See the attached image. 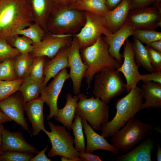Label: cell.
Listing matches in <instances>:
<instances>
[{
	"label": "cell",
	"mask_w": 161,
	"mask_h": 161,
	"mask_svg": "<svg viewBox=\"0 0 161 161\" xmlns=\"http://www.w3.org/2000/svg\"><path fill=\"white\" fill-rule=\"evenodd\" d=\"M34 20L26 0H0V39L6 40L17 35Z\"/></svg>",
	"instance_id": "obj_1"
},
{
	"label": "cell",
	"mask_w": 161,
	"mask_h": 161,
	"mask_svg": "<svg viewBox=\"0 0 161 161\" xmlns=\"http://www.w3.org/2000/svg\"><path fill=\"white\" fill-rule=\"evenodd\" d=\"M141 88L137 86L124 97L119 99L115 104L116 113L113 118L103 124L101 135L105 138L112 136L134 118L141 110L143 103Z\"/></svg>",
	"instance_id": "obj_2"
},
{
	"label": "cell",
	"mask_w": 161,
	"mask_h": 161,
	"mask_svg": "<svg viewBox=\"0 0 161 161\" xmlns=\"http://www.w3.org/2000/svg\"><path fill=\"white\" fill-rule=\"evenodd\" d=\"M80 49L83 61L88 67L84 76L87 89L96 74L107 69H117L121 65L110 54L109 46L102 35L92 44Z\"/></svg>",
	"instance_id": "obj_3"
},
{
	"label": "cell",
	"mask_w": 161,
	"mask_h": 161,
	"mask_svg": "<svg viewBox=\"0 0 161 161\" xmlns=\"http://www.w3.org/2000/svg\"><path fill=\"white\" fill-rule=\"evenodd\" d=\"M123 127L112 136L111 140V144L123 152L130 151L140 141L145 138L153 130L151 124L134 117Z\"/></svg>",
	"instance_id": "obj_4"
},
{
	"label": "cell",
	"mask_w": 161,
	"mask_h": 161,
	"mask_svg": "<svg viewBox=\"0 0 161 161\" xmlns=\"http://www.w3.org/2000/svg\"><path fill=\"white\" fill-rule=\"evenodd\" d=\"M92 93L96 97L108 104L114 97L123 93L126 89L120 72L116 69L101 71L95 76Z\"/></svg>",
	"instance_id": "obj_5"
},
{
	"label": "cell",
	"mask_w": 161,
	"mask_h": 161,
	"mask_svg": "<svg viewBox=\"0 0 161 161\" xmlns=\"http://www.w3.org/2000/svg\"><path fill=\"white\" fill-rule=\"evenodd\" d=\"M53 13L48 28L55 35L76 32L85 22L84 12L71 8L69 6H61Z\"/></svg>",
	"instance_id": "obj_6"
},
{
	"label": "cell",
	"mask_w": 161,
	"mask_h": 161,
	"mask_svg": "<svg viewBox=\"0 0 161 161\" xmlns=\"http://www.w3.org/2000/svg\"><path fill=\"white\" fill-rule=\"evenodd\" d=\"M77 96L79 101L76 104L75 114L85 119L94 130H100L102 125L108 121L109 105L93 95L87 98L84 94L80 93Z\"/></svg>",
	"instance_id": "obj_7"
},
{
	"label": "cell",
	"mask_w": 161,
	"mask_h": 161,
	"mask_svg": "<svg viewBox=\"0 0 161 161\" xmlns=\"http://www.w3.org/2000/svg\"><path fill=\"white\" fill-rule=\"evenodd\" d=\"M48 123L51 131L46 129L44 131L49 138L52 145L48 157L59 156L71 159L79 157L78 152L73 145L75 142L73 137L66 127L55 125L50 121Z\"/></svg>",
	"instance_id": "obj_8"
},
{
	"label": "cell",
	"mask_w": 161,
	"mask_h": 161,
	"mask_svg": "<svg viewBox=\"0 0 161 161\" xmlns=\"http://www.w3.org/2000/svg\"><path fill=\"white\" fill-rule=\"evenodd\" d=\"M86 17L84 24L74 36L78 41L80 49L89 46L102 35L108 36L112 33L107 28L104 17L88 11H84Z\"/></svg>",
	"instance_id": "obj_9"
},
{
	"label": "cell",
	"mask_w": 161,
	"mask_h": 161,
	"mask_svg": "<svg viewBox=\"0 0 161 161\" xmlns=\"http://www.w3.org/2000/svg\"><path fill=\"white\" fill-rule=\"evenodd\" d=\"M69 78L66 68L63 69L54 78L48 86L42 88L40 97L49 109V113L47 117L48 120L54 117L58 113L59 110L57 105L58 98L65 82Z\"/></svg>",
	"instance_id": "obj_10"
},
{
	"label": "cell",
	"mask_w": 161,
	"mask_h": 161,
	"mask_svg": "<svg viewBox=\"0 0 161 161\" xmlns=\"http://www.w3.org/2000/svg\"><path fill=\"white\" fill-rule=\"evenodd\" d=\"M122 54L124 60L122 64L116 69L121 72L126 80V89L129 92L135 88L138 82L141 80L142 75L140 73L139 66L134 59L132 43L127 38L125 41Z\"/></svg>",
	"instance_id": "obj_11"
},
{
	"label": "cell",
	"mask_w": 161,
	"mask_h": 161,
	"mask_svg": "<svg viewBox=\"0 0 161 161\" xmlns=\"http://www.w3.org/2000/svg\"><path fill=\"white\" fill-rule=\"evenodd\" d=\"M79 44L75 38L69 47L68 63L70 69L69 74L73 84V90L75 95L80 91L82 81L88 67L81 58Z\"/></svg>",
	"instance_id": "obj_12"
},
{
	"label": "cell",
	"mask_w": 161,
	"mask_h": 161,
	"mask_svg": "<svg viewBox=\"0 0 161 161\" xmlns=\"http://www.w3.org/2000/svg\"><path fill=\"white\" fill-rule=\"evenodd\" d=\"M70 34L52 35L37 44L30 55L33 58L38 56L53 58L61 49L69 47L72 40Z\"/></svg>",
	"instance_id": "obj_13"
},
{
	"label": "cell",
	"mask_w": 161,
	"mask_h": 161,
	"mask_svg": "<svg viewBox=\"0 0 161 161\" xmlns=\"http://www.w3.org/2000/svg\"><path fill=\"white\" fill-rule=\"evenodd\" d=\"M127 19L134 29L155 30L161 27V12L153 6L130 10Z\"/></svg>",
	"instance_id": "obj_14"
},
{
	"label": "cell",
	"mask_w": 161,
	"mask_h": 161,
	"mask_svg": "<svg viewBox=\"0 0 161 161\" xmlns=\"http://www.w3.org/2000/svg\"><path fill=\"white\" fill-rule=\"evenodd\" d=\"M25 103L21 93L16 92L0 101V108L12 120L20 126L32 136L24 117Z\"/></svg>",
	"instance_id": "obj_15"
},
{
	"label": "cell",
	"mask_w": 161,
	"mask_h": 161,
	"mask_svg": "<svg viewBox=\"0 0 161 161\" xmlns=\"http://www.w3.org/2000/svg\"><path fill=\"white\" fill-rule=\"evenodd\" d=\"M134 29L132 24L127 19L124 25L111 35L103 37L109 46V51L111 55L121 64L123 59L120 49L126 40L132 35Z\"/></svg>",
	"instance_id": "obj_16"
},
{
	"label": "cell",
	"mask_w": 161,
	"mask_h": 161,
	"mask_svg": "<svg viewBox=\"0 0 161 161\" xmlns=\"http://www.w3.org/2000/svg\"><path fill=\"white\" fill-rule=\"evenodd\" d=\"M1 149L4 151H17L36 154L39 151L28 143L20 132L4 129L2 133Z\"/></svg>",
	"instance_id": "obj_17"
},
{
	"label": "cell",
	"mask_w": 161,
	"mask_h": 161,
	"mask_svg": "<svg viewBox=\"0 0 161 161\" xmlns=\"http://www.w3.org/2000/svg\"><path fill=\"white\" fill-rule=\"evenodd\" d=\"M81 117L83 128L86 136V145L85 152L92 153L94 151L102 150L117 154L119 151L109 143L106 138L97 133L85 119Z\"/></svg>",
	"instance_id": "obj_18"
},
{
	"label": "cell",
	"mask_w": 161,
	"mask_h": 161,
	"mask_svg": "<svg viewBox=\"0 0 161 161\" xmlns=\"http://www.w3.org/2000/svg\"><path fill=\"white\" fill-rule=\"evenodd\" d=\"M44 102L40 97L25 103V111L31 123L32 136L38 135L41 131L45 129L43 111Z\"/></svg>",
	"instance_id": "obj_19"
},
{
	"label": "cell",
	"mask_w": 161,
	"mask_h": 161,
	"mask_svg": "<svg viewBox=\"0 0 161 161\" xmlns=\"http://www.w3.org/2000/svg\"><path fill=\"white\" fill-rule=\"evenodd\" d=\"M130 10V0H122L104 16L106 26L112 33L117 31L124 25Z\"/></svg>",
	"instance_id": "obj_20"
},
{
	"label": "cell",
	"mask_w": 161,
	"mask_h": 161,
	"mask_svg": "<svg viewBox=\"0 0 161 161\" xmlns=\"http://www.w3.org/2000/svg\"><path fill=\"white\" fill-rule=\"evenodd\" d=\"M69 47L61 50L51 60L46 63L43 87L46 86L50 79L54 78L61 70L69 67L68 59Z\"/></svg>",
	"instance_id": "obj_21"
},
{
	"label": "cell",
	"mask_w": 161,
	"mask_h": 161,
	"mask_svg": "<svg viewBox=\"0 0 161 161\" xmlns=\"http://www.w3.org/2000/svg\"><path fill=\"white\" fill-rule=\"evenodd\" d=\"M154 148L152 139L147 138L132 150L114 157L119 161H151V153Z\"/></svg>",
	"instance_id": "obj_22"
},
{
	"label": "cell",
	"mask_w": 161,
	"mask_h": 161,
	"mask_svg": "<svg viewBox=\"0 0 161 161\" xmlns=\"http://www.w3.org/2000/svg\"><path fill=\"white\" fill-rule=\"evenodd\" d=\"M145 99L141 110L151 107L161 108V83L154 81L144 82L141 88Z\"/></svg>",
	"instance_id": "obj_23"
},
{
	"label": "cell",
	"mask_w": 161,
	"mask_h": 161,
	"mask_svg": "<svg viewBox=\"0 0 161 161\" xmlns=\"http://www.w3.org/2000/svg\"><path fill=\"white\" fill-rule=\"evenodd\" d=\"M66 103L64 107L59 109L58 113L54 117L68 130H70L75 115L76 104L79 99L77 95H75L72 97L71 94L68 93L66 95Z\"/></svg>",
	"instance_id": "obj_24"
},
{
	"label": "cell",
	"mask_w": 161,
	"mask_h": 161,
	"mask_svg": "<svg viewBox=\"0 0 161 161\" xmlns=\"http://www.w3.org/2000/svg\"><path fill=\"white\" fill-rule=\"evenodd\" d=\"M71 8L105 16L109 11L106 0H79L69 6Z\"/></svg>",
	"instance_id": "obj_25"
},
{
	"label": "cell",
	"mask_w": 161,
	"mask_h": 161,
	"mask_svg": "<svg viewBox=\"0 0 161 161\" xmlns=\"http://www.w3.org/2000/svg\"><path fill=\"white\" fill-rule=\"evenodd\" d=\"M42 87V83L27 76L24 78L19 91L26 103L38 97Z\"/></svg>",
	"instance_id": "obj_26"
},
{
	"label": "cell",
	"mask_w": 161,
	"mask_h": 161,
	"mask_svg": "<svg viewBox=\"0 0 161 161\" xmlns=\"http://www.w3.org/2000/svg\"><path fill=\"white\" fill-rule=\"evenodd\" d=\"M135 61L140 66L151 72L154 71L149 61L145 47L139 40L134 37L132 43Z\"/></svg>",
	"instance_id": "obj_27"
},
{
	"label": "cell",
	"mask_w": 161,
	"mask_h": 161,
	"mask_svg": "<svg viewBox=\"0 0 161 161\" xmlns=\"http://www.w3.org/2000/svg\"><path fill=\"white\" fill-rule=\"evenodd\" d=\"M32 58L29 53L21 54L14 59V69L17 79L24 78L28 76Z\"/></svg>",
	"instance_id": "obj_28"
},
{
	"label": "cell",
	"mask_w": 161,
	"mask_h": 161,
	"mask_svg": "<svg viewBox=\"0 0 161 161\" xmlns=\"http://www.w3.org/2000/svg\"><path fill=\"white\" fill-rule=\"evenodd\" d=\"M80 116L75 114L74 122L71 129L74 136L75 148L78 151H85L86 146L84 137Z\"/></svg>",
	"instance_id": "obj_29"
},
{
	"label": "cell",
	"mask_w": 161,
	"mask_h": 161,
	"mask_svg": "<svg viewBox=\"0 0 161 161\" xmlns=\"http://www.w3.org/2000/svg\"><path fill=\"white\" fill-rule=\"evenodd\" d=\"M45 56H38L32 58L28 76L42 83L44 80V71L46 63Z\"/></svg>",
	"instance_id": "obj_30"
},
{
	"label": "cell",
	"mask_w": 161,
	"mask_h": 161,
	"mask_svg": "<svg viewBox=\"0 0 161 161\" xmlns=\"http://www.w3.org/2000/svg\"><path fill=\"white\" fill-rule=\"evenodd\" d=\"M24 78L13 80H0V101L19 90Z\"/></svg>",
	"instance_id": "obj_31"
},
{
	"label": "cell",
	"mask_w": 161,
	"mask_h": 161,
	"mask_svg": "<svg viewBox=\"0 0 161 161\" xmlns=\"http://www.w3.org/2000/svg\"><path fill=\"white\" fill-rule=\"evenodd\" d=\"M132 35L146 45L161 40V32L154 30L135 29L134 30Z\"/></svg>",
	"instance_id": "obj_32"
},
{
	"label": "cell",
	"mask_w": 161,
	"mask_h": 161,
	"mask_svg": "<svg viewBox=\"0 0 161 161\" xmlns=\"http://www.w3.org/2000/svg\"><path fill=\"white\" fill-rule=\"evenodd\" d=\"M22 35L31 40L33 44L40 42L44 35V31L36 23L32 24L27 28L18 30L17 35Z\"/></svg>",
	"instance_id": "obj_33"
},
{
	"label": "cell",
	"mask_w": 161,
	"mask_h": 161,
	"mask_svg": "<svg viewBox=\"0 0 161 161\" xmlns=\"http://www.w3.org/2000/svg\"><path fill=\"white\" fill-rule=\"evenodd\" d=\"M32 6L35 15L42 25L45 27L46 22L50 14L46 0H32Z\"/></svg>",
	"instance_id": "obj_34"
},
{
	"label": "cell",
	"mask_w": 161,
	"mask_h": 161,
	"mask_svg": "<svg viewBox=\"0 0 161 161\" xmlns=\"http://www.w3.org/2000/svg\"><path fill=\"white\" fill-rule=\"evenodd\" d=\"M15 58L7 59L0 63V80H13L17 79L14 69Z\"/></svg>",
	"instance_id": "obj_35"
},
{
	"label": "cell",
	"mask_w": 161,
	"mask_h": 161,
	"mask_svg": "<svg viewBox=\"0 0 161 161\" xmlns=\"http://www.w3.org/2000/svg\"><path fill=\"white\" fill-rule=\"evenodd\" d=\"M16 37L13 42V46L21 54L29 53L33 51V43L31 40L24 35Z\"/></svg>",
	"instance_id": "obj_36"
},
{
	"label": "cell",
	"mask_w": 161,
	"mask_h": 161,
	"mask_svg": "<svg viewBox=\"0 0 161 161\" xmlns=\"http://www.w3.org/2000/svg\"><path fill=\"white\" fill-rule=\"evenodd\" d=\"M21 55L15 48L9 44L6 40L0 39V61L8 58H15Z\"/></svg>",
	"instance_id": "obj_37"
},
{
	"label": "cell",
	"mask_w": 161,
	"mask_h": 161,
	"mask_svg": "<svg viewBox=\"0 0 161 161\" xmlns=\"http://www.w3.org/2000/svg\"><path fill=\"white\" fill-rule=\"evenodd\" d=\"M34 154L17 151H4L1 157L2 161H30Z\"/></svg>",
	"instance_id": "obj_38"
},
{
	"label": "cell",
	"mask_w": 161,
	"mask_h": 161,
	"mask_svg": "<svg viewBox=\"0 0 161 161\" xmlns=\"http://www.w3.org/2000/svg\"><path fill=\"white\" fill-rule=\"evenodd\" d=\"M147 49L150 62L154 71H161V52L147 45Z\"/></svg>",
	"instance_id": "obj_39"
},
{
	"label": "cell",
	"mask_w": 161,
	"mask_h": 161,
	"mask_svg": "<svg viewBox=\"0 0 161 161\" xmlns=\"http://www.w3.org/2000/svg\"><path fill=\"white\" fill-rule=\"evenodd\" d=\"M141 80L143 82L152 81L161 83V71H154L150 73L142 75Z\"/></svg>",
	"instance_id": "obj_40"
},
{
	"label": "cell",
	"mask_w": 161,
	"mask_h": 161,
	"mask_svg": "<svg viewBox=\"0 0 161 161\" xmlns=\"http://www.w3.org/2000/svg\"><path fill=\"white\" fill-rule=\"evenodd\" d=\"M157 0H130L131 10L139 9L149 7Z\"/></svg>",
	"instance_id": "obj_41"
},
{
	"label": "cell",
	"mask_w": 161,
	"mask_h": 161,
	"mask_svg": "<svg viewBox=\"0 0 161 161\" xmlns=\"http://www.w3.org/2000/svg\"><path fill=\"white\" fill-rule=\"evenodd\" d=\"M79 157L83 161H101L98 155L85 151H78Z\"/></svg>",
	"instance_id": "obj_42"
},
{
	"label": "cell",
	"mask_w": 161,
	"mask_h": 161,
	"mask_svg": "<svg viewBox=\"0 0 161 161\" xmlns=\"http://www.w3.org/2000/svg\"><path fill=\"white\" fill-rule=\"evenodd\" d=\"M47 145L44 149L39 151L34 157H33L30 161H51V159L47 157L45 154V152L48 148Z\"/></svg>",
	"instance_id": "obj_43"
},
{
	"label": "cell",
	"mask_w": 161,
	"mask_h": 161,
	"mask_svg": "<svg viewBox=\"0 0 161 161\" xmlns=\"http://www.w3.org/2000/svg\"><path fill=\"white\" fill-rule=\"evenodd\" d=\"M122 0H106V4L108 9L111 10L117 6Z\"/></svg>",
	"instance_id": "obj_44"
},
{
	"label": "cell",
	"mask_w": 161,
	"mask_h": 161,
	"mask_svg": "<svg viewBox=\"0 0 161 161\" xmlns=\"http://www.w3.org/2000/svg\"><path fill=\"white\" fill-rule=\"evenodd\" d=\"M147 45L154 50L161 52V40L153 41Z\"/></svg>",
	"instance_id": "obj_45"
},
{
	"label": "cell",
	"mask_w": 161,
	"mask_h": 161,
	"mask_svg": "<svg viewBox=\"0 0 161 161\" xmlns=\"http://www.w3.org/2000/svg\"><path fill=\"white\" fill-rule=\"evenodd\" d=\"M61 6H67L68 4L74 3L79 0H55Z\"/></svg>",
	"instance_id": "obj_46"
},
{
	"label": "cell",
	"mask_w": 161,
	"mask_h": 161,
	"mask_svg": "<svg viewBox=\"0 0 161 161\" xmlns=\"http://www.w3.org/2000/svg\"><path fill=\"white\" fill-rule=\"evenodd\" d=\"M11 121V120L0 108V123H2Z\"/></svg>",
	"instance_id": "obj_47"
},
{
	"label": "cell",
	"mask_w": 161,
	"mask_h": 161,
	"mask_svg": "<svg viewBox=\"0 0 161 161\" xmlns=\"http://www.w3.org/2000/svg\"><path fill=\"white\" fill-rule=\"evenodd\" d=\"M157 149L156 153L157 160V161H161V147L160 146L157 144Z\"/></svg>",
	"instance_id": "obj_48"
},
{
	"label": "cell",
	"mask_w": 161,
	"mask_h": 161,
	"mask_svg": "<svg viewBox=\"0 0 161 161\" xmlns=\"http://www.w3.org/2000/svg\"><path fill=\"white\" fill-rule=\"evenodd\" d=\"M61 161H82L81 159L79 157L74 158H69L61 156Z\"/></svg>",
	"instance_id": "obj_49"
},
{
	"label": "cell",
	"mask_w": 161,
	"mask_h": 161,
	"mask_svg": "<svg viewBox=\"0 0 161 161\" xmlns=\"http://www.w3.org/2000/svg\"><path fill=\"white\" fill-rule=\"evenodd\" d=\"M4 129L2 123H0V148H1L2 146V133Z\"/></svg>",
	"instance_id": "obj_50"
},
{
	"label": "cell",
	"mask_w": 161,
	"mask_h": 161,
	"mask_svg": "<svg viewBox=\"0 0 161 161\" xmlns=\"http://www.w3.org/2000/svg\"><path fill=\"white\" fill-rule=\"evenodd\" d=\"M3 152L1 148H0V161H1V157Z\"/></svg>",
	"instance_id": "obj_51"
}]
</instances>
